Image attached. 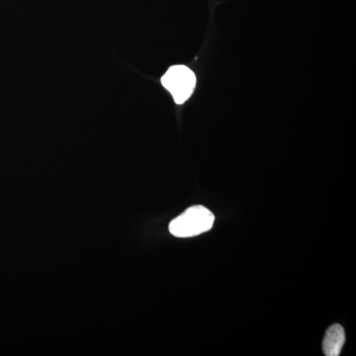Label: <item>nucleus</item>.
Instances as JSON below:
<instances>
[{
  "mask_svg": "<svg viewBox=\"0 0 356 356\" xmlns=\"http://www.w3.org/2000/svg\"><path fill=\"white\" fill-rule=\"evenodd\" d=\"M214 221L215 217L209 209L201 205L192 206L172 220L169 232L178 238H191L210 231Z\"/></svg>",
  "mask_w": 356,
  "mask_h": 356,
  "instance_id": "f257e3e1",
  "label": "nucleus"
},
{
  "mask_svg": "<svg viewBox=\"0 0 356 356\" xmlns=\"http://www.w3.org/2000/svg\"><path fill=\"white\" fill-rule=\"evenodd\" d=\"M346 342V332L339 324L328 328L323 341V350L325 355L339 356Z\"/></svg>",
  "mask_w": 356,
  "mask_h": 356,
  "instance_id": "7ed1b4c3",
  "label": "nucleus"
},
{
  "mask_svg": "<svg viewBox=\"0 0 356 356\" xmlns=\"http://www.w3.org/2000/svg\"><path fill=\"white\" fill-rule=\"evenodd\" d=\"M162 84L171 93L176 103L182 104L194 91L196 77L187 66H174L165 73Z\"/></svg>",
  "mask_w": 356,
  "mask_h": 356,
  "instance_id": "f03ea898",
  "label": "nucleus"
}]
</instances>
